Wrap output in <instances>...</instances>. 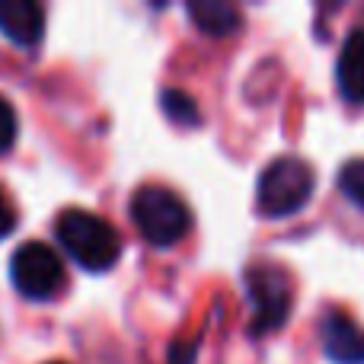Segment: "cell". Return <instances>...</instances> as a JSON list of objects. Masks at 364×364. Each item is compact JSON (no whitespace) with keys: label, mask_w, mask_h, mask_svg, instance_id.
Returning a JSON list of instances; mask_svg holds the SVG:
<instances>
[{"label":"cell","mask_w":364,"mask_h":364,"mask_svg":"<svg viewBox=\"0 0 364 364\" xmlns=\"http://www.w3.org/2000/svg\"><path fill=\"white\" fill-rule=\"evenodd\" d=\"M58 243L64 246L70 259L87 272H109L119 262L122 240L112 230L106 218L83 208H68L64 214H58L55 220Z\"/></svg>","instance_id":"obj_1"},{"label":"cell","mask_w":364,"mask_h":364,"mask_svg":"<svg viewBox=\"0 0 364 364\" xmlns=\"http://www.w3.org/2000/svg\"><path fill=\"white\" fill-rule=\"evenodd\" d=\"M160 102H164V112L170 115L176 125H195V122H198V106H195V100L186 96L182 90H166V93L160 96Z\"/></svg>","instance_id":"obj_10"},{"label":"cell","mask_w":364,"mask_h":364,"mask_svg":"<svg viewBox=\"0 0 364 364\" xmlns=\"http://www.w3.org/2000/svg\"><path fill=\"white\" fill-rule=\"evenodd\" d=\"M16 132H19V122H16V109L0 96V154H6L13 144H16Z\"/></svg>","instance_id":"obj_12"},{"label":"cell","mask_w":364,"mask_h":364,"mask_svg":"<svg viewBox=\"0 0 364 364\" xmlns=\"http://www.w3.org/2000/svg\"><path fill=\"white\" fill-rule=\"evenodd\" d=\"M186 13L205 36H230L240 26L237 6H230L227 0H192Z\"/></svg>","instance_id":"obj_9"},{"label":"cell","mask_w":364,"mask_h":364,"mask_svg":"<svg viewBox=\"0 0 364 364\" xmlns=\"http://www.w3.org/2000/svg\"><path fill=\"white\" fill-rule=\"evenodd\" d=\"M132 220L151 246H176L192 227L186 201L166 186H141L132 198Z\"/></svg>","instance_id":"obj_2"},{"label":"cell","mask_w":364,"mask_h":364,"mask_svg":"<svg viewBox=\"0 0 364 364\" xmlns=\"http://www.w3.org/2000/svg\"><path fill=\"white\" fill-rule=\"evenodd\" d=\"M10 278L13 288L29 301H51L61 294L64 282V262L51 246L45 243H23L10 259Z\"/></svg>","instance_id":"obj_4"},{"label":"cell","mask_w":364,"mask_h":364,"mask_svg":"<svg viewBox=\"0 0 364 364\" xmlns=\"http://www.w3.org/2000/svg\"><path fill=\"white\" fill-rule=\"evenodd\" d=\"M336 83H339V93L348 102H364V32L355 29L346 38L339 51V61H336Z\"/></svg>","instance_id":"obj_8"},{"label":"cell","mask_w":364,"mask_h":364,"mask_svg":"<svg viewBox=\"0 0 364 364\" xmlns=\"http://www.w3.org/2000/svg\"><path fill=\"white\" fill-rule=\"evenodd\" d=\"M13 227H16V208H13V201L6 198V192L0 188V240H4L6 233H13Z\"/></svg>","instance_id":"obj_13"},{"label":"cell","mask_w":364,"mask_h":364,"mask_svg":"<svg viewBox=\"0 0 364 364\" xmlns=\"http://www.w3.org/2000/svg\"><path fill=\"white\" fill-rule=\"evenodd\" d=\"M246 294L252 304V329L259 336L278 329L288 320L291 307V278L278 265L262 262L246 269Z\"/></svg>","instance_id":"obj_5"},{"label":"cell","mask_w":364,"mask_h":364,"mask_svg":"<svg viewBox=\"0 0 364 364\" xmlns=\"http://www.w3.org/2000/svg\"><path fill=\"white\" fill-rule=\"evenodd\" d=\"M55 364H61V361H55Z\"/></svg>","instance_id":"obj_14"},{"label":"cell","mask_w":364,"mask_h":364,"mask_svg":"<svg viewBox=\"0 0 364 364\" xmlns=\"http://www.w3.org/2000/svg\"><path fill=\"white\" fill-rule=\"evenodd\" d=\"M323 352L336 364H364V329L352 316L329 310L320 323Z\"/></svg>","instance_id":"obj_6"},{"label":"cell","mask_w":364,"mask_h":364,"mask_svg":"<svg viewBox=\"0 0 364 364\" xmlns=\"http://www.w3.org/2000/svg\"><path fill=\"white\" fill-rule=\"evenodd\" d=\"M314 166L301 157H278L262 170L256 186V208L262 218H288L314 195Z\"/></svg>","instance_id":"obj_3"},{"label":"cell","mask_w":364,"mask_h":364,"mask_svg":"<svg viewBox=\"0 0 364 364\" xmlns=\"http://www.w3.org/2000/svg\"><path fill=\"white\" fill-rule=\"evenodd\" d=\"M339 188L348 201H355V205L364 211V160L361 157L348 160V164L339 170Z\"/></svg>","instance_id":"obj_11"},{"label":"cell","mask_w":364,"mask_h":364,"mask_svg":"<svg viewBox=\"0 0 364 364\" xmlns=\"http://www.w3.org/2000/svg\"><path fill=\"white\" fill-rule=\"evenodd\" d=\"M0 32L19 48H36L45 36V10L36 0H0Z\"/></svg>","instance_id":"obj_7"}]
</instances>
